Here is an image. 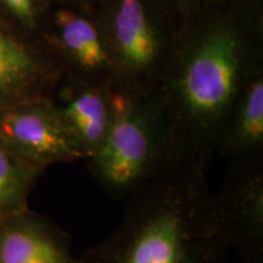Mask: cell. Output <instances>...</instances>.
Wrapping results in <instances>:
<instances>
[{
    "label": "cell",
    "mask_w": 263,
    "mask_h": 263,
    "mask_svg": "<svg viewBox=\"0 0 263 263\" xmlns=\"http://www.w3.org/2000/svg\"><path fill=\"white\" fill-rule=\"evenodd\" d=\"M206 161L170 164L128 197L120 226L81 263H228L217 232Z\"/></svg>",
    "instance_id": "cell-2"
},
{
    "label": "cell",
    "mask_w": 263,
    "mask_h": 263,
    "mask_svg": "<svg viewBox=\"0 0 263 263\" xmlns=\"http://www.w3.org/2000/svg\"><path fill=\"white\" fill-rule=\"evenodd\" d=\"M87 161L89 173L115 200L128 199L174 163L160 89L120 94L106 140Z\"/></svg>",
    "instance_id": "cell-3"
},
{
    "label": "cell",
    "mask_w": 263,
    "mask_h": 263,
    "mask_svg": "<svg viewBox=\"0 0 263 263\" xmlns=\"http://www.w3.org/2000/svg\"><path fill=\"white\" fill-rule=\"evenodd\" d=\"M120 94L110 85L62 78L51 95L62 126L83 160H89L106 140L117 114Z\"/></svg>",
    "instance_id": "cell-9"
},
{
    "label": "cell",
    "mask_w": 263,
    "mask_h": 263,
    "mask_svg": "<svg viewBox=\"0 0 263 263\" xmlns=\"http://www.w3.org/2000/svg\"><path fill=\"white\" fill-rule=\"evenodd\" d=\"M44 171L0 143V222L28 209V199Z\"/></svg>",
    "instance_id": "cell-12"
},
{
    "label": "cell",
    "mask_w": 263,
    "mask_h": 263,
    "mask_svg": "<svg viewBox=\"0 0 263 263\" xmlns=\"http://www.w3.org/2000/svg\"><path fill=\"white\" fill-rule=\"evenodd\" d=\"M170 10L178 16L179 18H184L192 14L201 5L202 0H160Z\"/></svg>",
    "instance_id": "cell-14"
},
{
    "label": "cell",
    "mask_w": 263,
    "mask_h": 263,
    "mask_svg": "<svg viewBox=\"0 0 263 263\" xmlns=\"http://www.w3.org/2000/svg\"><path fill=\"white\" fill-rule=\"evenodd\" d=\"M99 0H51V3H58V4H74L81 6H87V8H95Z\"/></svg>",
    "instance_id": "cell-15"
},
{
    "label": "cell",
    "mask_w": 263,
    "mask_h": 263,
    "mask_svg": "<svg viewBox=\"0 0 263 263\" xmlns=\"http://www.w3.org/2000/svg\"><path fill=\"white\" fill-rule=\"evenodd\" d=\"M216 154L229 161L263 156V65L252 72L230 108Z\"/></svg>",
    "instance_id": "cell-11"
},
{
    "label": "cell",
    "mask_w": 263,
    "mask_h": 263,
    "mask_svg": "<svg viewBox=\"0 0 263 263\" xmlns=\"http://www.w3.org/2000/svg\"><path fill=\"white\" fill-rule=\"evenodd\" d=\"M215 227L244 263H263V156L230 161L218 193H212Z\"/></svg>",
    "instance_id": "cell-6"
},
{
    "label": "cell",
    "mask_w": 263,
    "mask_h": 263,
    "mask_svg": "<svg viewBox=\"0 0 263 263\" xmlns=\"http://www.w3.org/2000/svg\"><path fill=\"white\" fill-rule=\"evenodd\" d=\"M62 78L58 62L42 42L0 21V111L50 98Z\"/></svg>",
    "instance_id": "cell-8"
},
{
    "label": "cell",
    "mask_w": 263,
    "mask_h": 263,
    "mask_svg": "<svg viewBox=\"0 0 263 263\" xmlns=\"http://www.w3.org/2000/svg\"><path fill=\"white\" fill-rule=\"evenodd\" d=\"M42 43L64 78L115 89V65L95 8L52 3Z\"/></svg>",
    "instance_id": "cell-5"
},
{
    "label": "cell",
    "mask_w": 263,
    "mask_h": 263,
    "mask_svg": "<svg viewBox=\"0 0 263 263\" xmlns=\"http://www.w3.org/2000/svg\"><path fill=\"white\" fill-rule=\"evenodd\" d=\"M0 143L43 171L52 164L83 160L62 126L51 97L0 111Z\"/></svg>",
    "instance_id": "cell-7"
},
{
    "label": "cell",
    "mask_w": 263,
    "mask_h": 263,
    "mask_svg": "<svg viewBox=\"0 0 263 263\" xmlns=\"http://www.w3.org/2000/svg\"><path fill=\"white\" fill-rule=\"evenodd\" d=\"M0 263H81L71 238L48 217L26 209L0 222Z\"/></svg>",
    "instance_id": "cell-10"
},
{
    "label": "cell",
    "mask_w": 263,
    "mask_h": 263,
    "mask_svg": "<svg viewBox=\"0 0 263 263\" xmlns=\"http://www.w3.org/2000/svg\"><path fill=\"white\" fill-rule=\"evenodd\" d=\"M261 65L263 5L202 0L182 20L160 87L174 162H212L223 122Z\"/></svg>",
    "instance_id": "cell-1"
},
{
    "label": "cell",
    "mask_w": 263,
    "mask_h": 263,
    "mask_svg": "<svg viewBox=\"0 0 263 263\" xmlns=\"http://www.w3.org/2000/svg\"><path fill=\"white\" fill-rule=\"evenodd\" d=\"M51 0H0V21L15 32L42 42Z\"/></svg>",
    "instance_id": "cell-13"
},
{
    "label": "cell",
    "mask_w": 263,
    "mask_h": 263,
    "mask_svg": "<svg viewBox=\"0 0 263 263\" xmlns=\"http://www.w3.org/2000/svg\"><path fill=\"white\" fill-rule=\"evenodd\" d=\"M115 65V90H159L172 62L179 18L160 0H99L95 5Z\"/></svg>",
    "instance_id": "cell-4"
},
{
    "label": "cell",
    "mask_w": 263,
    "mask_h": 263,
    "mask_svg": "<svg viewBox=\"0 0 263 263\" xmlns=\"http://www.w3.org/2000/svg\"><path fill=\"white\" fill-rule=\"evenodd\" d=\"M246 2L255 3V4H258V5H263V0H246Z\"/></svg>",
    "instance_id": "cell-16"
}]
</instances>
